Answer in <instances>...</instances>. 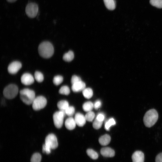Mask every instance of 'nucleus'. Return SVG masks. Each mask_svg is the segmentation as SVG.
I'll return each mask as SVG.
<instances>
[{"label": "nucleus", "instance_id": "obj_1", "mask_svg": "<svg viewBox=\"0 0 162 162\" xmlns=\"http://www.w3.org/2000/svg\"><path fill=\"white\" fill-rule=\"evenodd\" d=\"M38 51L39 55L42 57L49 58L53 54L54 49L52 44L50 42L44 41L39 45Z\"/></svg>", "mask_w": 162, "mask_h": 162}, {"label": "nucleus", "instance_id": "obj_2", "mask_svg": "<svg viewBox=\"0 0 162 162\" xmlns=\"http://www.w3.org/2000/svg\"><path fill=\"white\" fill-rule=\"evenodd\" d=\"M158 119V114L157 111L152 109L147 111L145 113L143 121L145 125L148 128L152 126Z\"/></svg>", "mask_w": 162, "mask_h": 162}, {"label": "nucleus", "instance_id": "obj_3", "mask_svg": "<svg viewBox=\"0 0 162 162\" xmlns=\"http://www.w3.org/2000/svg\"><path fill=\"white\" fill-rule=\"evenodd\" d=\"M20 97L21 100L25 104H32L35 98L34 91L28 88H24L20 92Z\"/></svg>", "mask_w": 162, "mask_h": 162}, {"label": "nucleus", "instance_id": "obj_4", "mask_svg": "<svg viewBox=\"0 0 162 162\" xmlns=\"http://www.w3.org/2000/svg\"><path fill=\"white\" fill-rule=\"evenodd\" d=\"M18 92V88L17 86L14 84H10L4 89L3 94L7 98L11 99L14 98Z\"/></svg>", "mask_w": 162, "mask_h": 162}, {"label": "nucleus", "instance_id": "obj_5", "mask_svg": "<svg viewBox=\"0 0 162 162\" xmlns=\"http://www.w3.org/2000/svg\"><path fill=\"white\" fill-rule=\"evenodd\" d=\"M38 9V6L37 4L31 2L27 4L25 9V12L26 14L29 17L33 18L37 16Z\"/></svg>", "mask_w": 162, "mask_h": 162}, {"label": "nucleus", "instance_id": "obj_6", "mask_svg": "<svg viewBox=\"0 0 162 162\" xmlns=\"http://www.w3.org/2000/svg\"><path fill=\"white\" fill-rule=\"evenodd\" d=\"M66 114L64 111L59 110L55 112L53 116V119L55 126L59 128L63 125L64 117Z\"/></svg>", "mask_w": 162, "mask_h": 162}, {"label": "nucleus", "instance_id": "obj_7", "mask_svg": "<svg viewBox=\"0 0 162 162\" xmlns=\"http://www.w3.org/2000/svg\"><path fill=\"white\" fill-rule=\"evenodd\" d=\"M47 103L46 98L42 96L35 97L32 103L33 109L35 110H39L44 108Z\"/></svg>", "mask_w": 162, "mask_h": 162}, {"label": "nucleus", "instance_id": "obj_8", "mask_svg": "<svg viewBox=\"0 0 162 162\" xmlns=\"http://www.w3.org/2000/svg\"><path fill=\"white\" fill-rule=\"evenodd\" d=\"M45 144L51 149H55L58 146L57 139L53 134L48 135L45 139Z\"/></svg>", "mask_w": 162, "mask_h": 162}, {"label": "nucleus", "instance_id": "obj_9", "mask_svg": "<svg viewBox=\"0 0 162 162\" xmlns=\"http://www.w3.org/2000/svg\"><path fill=\"white\" fill-rule=\"evenodd\" d=\"M22 67V64L19 62L14 61L10 63L8 68V72L11 74L16 73Z\"/></svg>", "mask_w": 162, "mask_h": 162}, {"label": "nucleus", "instance_id": "obj_10", "mask_svg": "<svg viewBox=\"0 0 162 162\" xmlns=\"http://www.w3.org/2000/svg\"><path fill=\"white\" fill-rule=\"evenodd\" d=\"M21 82L26 85H29L33 83L34 79L33 76L30 74H24L21 78Z\"/></svg>", "mask_w": 162, "mask_h": 162}, {"label": "nucleus", "instance_id": "obj_11", "mask_svg": "<svg viewBox=\"0 0 162 162\" xmlns=\"http://www.w3.org/2000/svg\"><path fill=\"white\" fill-rule=\"evenodd\" d=\"M74 119L76 124L80 127L84 126L86 121L85 116L80 112H77L75 114Z\"/></svg>", "mask_w": 162, "mask_h": 162}, {"label": "nucleus", "instance_id": "obj_12", "mask_svg": "<svg viewBox=\"0 0 162 162\" xmlns=\"http://www.w3.org/2000/svg\"><path fill=\"white\" fill-rule=\"evenodd\" d=\"M101 154L106 157H112L115 156L114 150L109 147H104L102 148L100 151Z\"/></svg>", "mask_w": 162, "mask_h": 162}, {"label": "nucleus", "instance_id": "obj_13", "mask_svg": "<svg viewBox=\"0 0 162 162\" xmlns=\"http://www.w3.org/2000/svg\"><path fill=\"white\" fill-rule=\"evenodd\" d=\"M132 159L133 162H144V154L141 151H136L133 154Z\"/></svg>", "mask_w": 162, "mask_h": 162}, {"label": "nucleus", "instance_id": "obj_14", "mask_svg": "<svg viewBox=\"0 0 162 162\" xmlns=\"http://www.w3.org/2000/svg\"><path fill=\"white\" fill-rule=\"evenodd\" d=\"M86 84L82 81L72 85L71 88L74 92H78L82 91L86 88Z\"/></svg>", "mask_w": 162, "mask_h": 162}, {"label": "nucleus", "instance_id": "obj_15", "mask_svg": "<svg viewBox=\"0 0 162 162\" xmlns=\"http://www.w3.org/2000/svg\"><path fill=\"white\" fill-rule=\"evenodd\" d=\"M76 123L74 118L71 117H69L65 120V125L66 128L69 130L74 129L76 126Z\"/></svg>", "mask_w": 162, "mask_h": 162}, {"label": "nucleus", "instance_id": "obj_16", "mask_svg": "<svg viewBox=\"0 0 162 162\" xmlns=\"http://www.w3.org/2000/svg\"><path fill=\"white\" fill-rule=\"evenodd\" d=\"M111 137L109 135L106 134L101 136L99 139L100 144L103 146H106L110 142Z\"/></svg>", "mask_w": 162, "mask_h": 162}, {"label": "nucleus", "instance_id": "obj_17", "mask_svg": "<svg viewBox=\"0 0 162 162\" xmlns=\"http://www.w3.org/2000/svg\"><path fill=\"white\" fill-rule=\"evenodd\" d=\"M104 3L106 7L109 10H114L116 7V2L115 0H104Z\"/></svg>", "mask_w": 162, "mask_h": 162}, {"label": "nucleus", "instance_id": "obj_18", "mask_svg": "<svg viewBox=\"0 0 162 162\" xmlns=\"http://www.w3.org/2000/svg\"><path fill=\"white\" fill-rule=\"evenodd\" d=\"M57 106L60 110L64 111L69 106L68 102L66 100H61L57 104Z\"/></svg>", "mask_w": 162, "mask_h": 162}, {"label": "nucleus", "instance_id": "obj_19", "mask_svg": "<svg viewBox=\"0 0 162 162\" xmlns=\"http://www.w3.org/2000/svg\"><path fill=\"white\" fill-rule=\"evenodd\" d=\"M94 108V104L90 101L85 102L82 105L83 110L87 112L91 111Z\"/></svg>", "mask_w": 162, "mask_h": 162}, {"label": "nucleus", "instance_id": "obj_20", "mask_svg": "<svg viewBox=\"0 0 162 162\" xmlns=\"http://www.w3.org/2000/svg\"><path fill=\"white\" fill-rule=\"evenodd\" d=\"M74 57V54L73 52L71 51H69L64 55L63 59L65 61L69 62L72 61Z\"/></svg>", "mask_w": 162, "mask_h": 162}, {"label": "nucleus", "instance_id": "obj_21", "mask_svg": "<svg viewBox=\"0 0 162 162\" xmlns=\"http://www.w3.org/2000/svg\"><path fill=\"white\" fill-rule=\"evenodd\" d=\"M86 152L88 156L93 159H97L98 157V153L92 149H87Z\"/></svg>", "mask_w": 162, "mask_h": 162}, {"label": "nucleus", "instance_id": "obj_22", "mask_svg": "<svg viewBox=\"0 0 162 162\" xmlns=\"http://www.w3.org/2000/svg\"><path fill=\"white\" fill-rule=\"evenodd\" d=\"M82 93L84 97L87 99L91 98L93 95V91L89 88H85L82 91Z\"/></svg>", "mask_w": 162, "mask_h": 162}, {"label": "nucleus", "instance_id": "obj_23", "mask_svg": "<svg viewBox=\"0 0 162 162\" xmlns=\"http://www.w3.org/2000/svg\"><path fill=\"white\" fill-rule=\"evenodd\" d=\"M116 124V121L113 118H111L106 121L105 123L104 128L107 130H109L110 127Z\"/></svg>", "mask_w": 162, "mask_h": 162}, {"label": "nucleus", "instance_id": "obj_24", "mask_svg": "<svg viewBox=\"0 0 162 162\" xmlns=\"http://www.w3.org/2000/svg\"><path fill=\"white\" fill-rule=\"evenodd\" d=\"M41 155L38 153H35L33 154L30 160V162H40Z\"/></svg>", "mask_w": 162, "mask_h": 162}, {"label": "nucleus", "instance_id": "obj_25", "mask_svg": "<svg viewBox=\"0 0 162 162\" xmlns=\"http://www.w3.org/2000/svg\"><path fill=\"white\" fill-rule=\"evenodd\" d=\"M150 3L152 5L157 8H162V0H150Z\"/></svg>", "mask_w": 162, "mask_h": 162}, {"label": "nucleus", "instance_id": "obj_26", "mask_svg": "<svg viewBox=\"0 0 162 162\" xmlns=\"http://www.w3.org/2000/svg\"><path fill=\"white\" fill-rule=\"evenodd\" d=\"M60 94L68 95L70 93V90L69 87L67 86H62L59 90Z\"/></svg>", "mask_w": 162, "mask_h": 162}, {"label": "nucleus", "instance_id": "obj_27", "mask_svg": "<svg viewBox=\"0 0 162 162\" xmlns=\"http://www.w3.org/2000/svg\"><path fill=\"white\" fill-rule=\"evenodd\" d=\"M34 78L38 82H42L44 79L43 74L38 71H36L34 74Z\"/></svg>", "mask_w": 162, "mask_h": 162}, {"label": "nucleus", "instance_id": "obj_28", "mask_svg": "<svg viewBox=\"0 0 162 162\" xmlns=\"http://www.w3.org/2000/svg\"><path fill=\"white\" fill-rule=\"evenodd\" d=\"M63 78L60 75H57L54 77L53 80V83L56 85L58 86L61 84L63 82Z\"/></svg>", "mask_w": 162, "mask_h": 162}, {"label": "nucleus", "instance_id": "obj_29", "mask_svg": "<svg viewBox=\"0 0 162 162\" xmlns=\"http://www.w3.org/2000/svg\"><path fill=\"white\" fill-rule=\"evenodd\" d=\"M95 116V113L92 111L88 112L85 116L86 120L88 122H92Z\"/></svg>", "mask_w": 162, "mask_h": 162}, {"label": "nucleus", "instance_id": "obj_30", "mask_svg": "<svg viewBox=\"0 0 162 162\" xmlns=\"http://www.w3.org/2000/svg\"><path fill=\"white\" fill-rule=\"evenodd\" d=\"M75 108L73 106H69L65 110L66 115L71 117L73 115L75 112Z\"/></svg>", "mask_w": 162, "mask_h": 162}, {"label": "nucleus", "instance_id": "obj_31", "mask_svg": "<svg viewBox=\"0 0 162 162\" xmlns=\"http://www.w3.org/2000/svg\"><path fill=\"white\" fill-rule=\"evenodd\" d=\"M102 123L103 122L100 121L96 118L93 123V127L95 129H99L101 127Z\"/></svg>", "mask_w": 162, "mask_h": 162}, {"label": "nucleus", "instance_id": "obj_32", "mask_svg": "<svg viewBox=\"0 0 162 162\" xmlns=\"http://www.w3.org/2000/svg\"><path fill=\"white\" fill-rule=\"evenodd\" d=\"M81 81H82L80 77L76 75H74L71 77V82L72 85Z\"/></svg>", "mask_w": 162, "mask_h": 162}, {"label": "nucleus", "instance_id": "obj_33", "mask_svg": "<svg viewBox=\"0 0 162 162\" xmlns=\"http://www.w3.org/2000/svg\"><path fill=\"white\" fill-rule=\"evenodd\" d=\"M51 149L45 144L43 145L42 146L43 152L47 154H49L51 152Z\"/></svg>", "mask_w": 162, "mask_h": 162}, {"label": "nucleus", "instance_id": "obj_34", "mask_svg": "<svg viewBox=\"0 0 162 162\" xmlns=\"http://www.w3.org/2000/svg\"><path fill=\"white\" fill-rule=\"evenodd\" d=\"M102 103L101 101L98 100H96L94 104V108L96 110H98L100 108L101 106Z\"/></svg>", "mask_w": 162, "mask_h": 162}, {"label": "nucleus", "instance_id": "obj_35", "mask_svg": "<svg viewBox=\"0 0 162 162\" xmlns=\"http://www.w3.org/2000/svg\"><path fill=\"white\" fill-rule=\"evenodd\" d=\"M96 118L100 121L103 122L105 118V116L103 113H99L97 116Z\"/></svg>", "mask_w": 162, "mask_h": 162}, {"label": "nucleus", "instance_id": "obj_36", "mask_svg": "<svg viewBox=\"0 0 162 162\" xmlns=\"http://www.w3.org/2000/svg\"><path fill=\"white\" fill-rule=\"evenodd\" d=\"M155 162H162V153H160L156 156Z\"/></svg>", "mask_w": 162, "mask_h": 162}, {"label": "nucleus", "instance_id": "obj_37", "mask_svg": "<svg viewBox=\"0 0 162 162\" xmlns=\"http://www.w3.org/2000/svg\"><path fill=\"white\" fill-rule=\"evenodd\" d=\"M17 0H7V1L10 3H12L15 2Z\"/></svg>", "mask_w": 162, "mask_h": 162}]
</instances>
